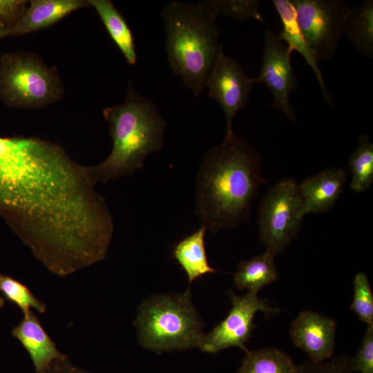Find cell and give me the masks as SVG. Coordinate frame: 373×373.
Wrapping results in <instances>:
<instances>
[{"instance_id": "cell-19", "label": "cell", "mask_w": 373, "mask_h": 373, "mask_svg": "<svg viewBox=\"0 0 373 373\" xmlns=\"http://www.w3.org/2000/svg\"><path fill=\"white\" fill-rule=\"evenodd\" d=\"M343 35L359 54L373 57L372 0H365L350 8L344 22Z\"/></svg>"}, {"instance_id": "cell-21", "label": "cell", "mask_w": 373, "mask_h": 373, "mask_svg": "<svg viewBox=\"0 0 373 373\" xmlns=\"http://www.w3.org/2000/svg\"><path fill=\"white\" fill-rule=\"evenodd\" d=\"M297 367L287 354L267 347L246 352L237 373H296Z\"/></svg>"}, {"instance_id": "cell-7", "label": "cell", "mask_w": 373, "mask_h": 373, "mask_svg": "<svg viewBox=\"0 0 373 373\" xmlns=\"http://www.w3.org/2000/svg\"><path fill=\"white\" fill-rule=\"evenodd\" d=\"M298 184L285 178L263 196L258 210L259 238L266 251L275 256L282 253L297 236L305 216Z\"/></svg>"}, {"instance_id": "cell-9", "label": "cell", "mask_w": 373, "mask_h": 373, "mask_svg": "<svg viewBox=\"0 0 373 373\" xmlns=\"http://www.w3.org/2000/svg\"><path fill=\"white\" fill-rule=\"evenodd\" d=\"M231 309L227 317L209 334H204L199 347L207 353H217L231 347H238L247 352L245 343L256 328L254 318L256 313L262 312L267 315H275L278 308L271 307L266 299L258 293L248 291L245 296L229 293Z\"/></svg>"}, {"instance_id": "cell-22", "label": "cell", "mask_w": 373, "mask_h": 373, "mask_svg": "<svg viewBox=\"0 0 373 373\" xmlns=\"http://www.w3.org/2000/svg\"><path fill=\"white\" fill-rule=\"evenodd\" d=\"M358 142L349 162L352 172L350 186L355 193L366 191L373 182V144L367 135H361Z\"/></svg>"}, {"instance_id": "cell-3", "label": "cell", "mask_w": 373, "mask_h": 373, "mask_svg": "<svg viewBox=\"0 0 373 373\" xmlns=\"http://www.w3.org/2000/svg\"><path fill=\"white\" fill-rule=\"evenodd\" d=\"M113 146L102 162L84 166L93 184L106 183L131 175L151 153L163 147L166 120L155 104L130 85L125 100L104 109Z\"/></svg>"}, {"instance_id": "cell-29", "label": "cell", "mask_w": 373, "mask_h": 373, "mask_svg": "<svg viewBox=\"0 0 373 373\" xmlns=\"http://www.w3.org/2000/svg\"><path fill=\"white\" fill-rule=\"evenodd\" d=\"M44 373H92L74 365L67 356L53 361Z\"/></svg>"}, {"instance_id": "cell-17", "label": "cell", "mask_w": 373, "mask_h": 373, "mask_svg": "<svg viewBox=\"0 0 373 373\" xmlns=\"http://www.w3.org/2000/svg\"><path fill=\"white\" fill-rule=\"evenodd\" d=\"M206 231V228L201 226L178 242L173 250V258L185 271L190 283L204 275L217 271L207 260L204 244Z\"/></svg>"}, {"instance_id": "cell-2", "label": "cell", "mask_w": 373, "mask_h": 373, "mask_svg": "<svg viewBox=\"0 0 373 373\" xmlns=\"http://www.w3.org/2000/svg\"><path fill=\"white\" fill-rule=\"evenodd\" d=\"M267 181L251 144L236 135L224 139L205 155L197 175L195 214L202 226L216 233L243 224Z\"/></svg>"}, {"instance_id": "cell-5", "label": "cell", "mask_w": 373, "mask_h": 373, "mask_svg": "<svg viewBox=\"0 0 373 373\" xmlns=\"http://www.w3.org/2000/svg\"><path fill=\"white\" fill-rule=\"evenodd\" d=\"M135 325L141 345L157 353L198 347L204 336L189 289L145 300L138 308Z\"/></svg>"}, {"instance_id": "cell-14", "label": "cell", "mask_w": 373, "mask_h": 373, "mask_svg": "<svg viewBox=\"0 0 373 373\" xmlns=\"http://www.w3.org/2000/svg\"><path fill=\"white\" fill-rule=\"evenodd\" d=\"M11 333L30 355L35 373H44L53 361L66 356L57 348L32 311L23 314L21 321Z\"/></svg>"}, {"instance_id": "cell-16", "label": "cell", "mask_w": 373, "mask_h": 373, "mask_svg": "<svg viewBox=\"0 0 373 373\" xmlns=\"http://www.w3.org/2000/svg\"><path fill=\"white\" fill-rule=\"evenodd\" d=\"M272 3L282 24V30L278 35V37L285 41L292 51L296 50L303 56L315 74L326 102H331L332 98L324 83L322 72L298 24L296 11L291 1L273 0Z\"/></svg>"}, {"instance_id": "cell-11", "label": "cell", "mask_w": 373, "mask_h": 373, "mask_svg": "<svg viewBox=\"0 0 373 373\" xmlns=\"http://www.w3.org/2000/svg\"><path fill=\"white\" fill-rule=\"evenodd\" d=\"M255 83L244 71L236 59L227 56L222 51L208 79L209 97L215 99L222 108L226 121L224 139L233 137L234 116L245 108Z\"/></svg>"}, {"instance_id": "cell-6", "label": "cell", "mask_w": 373, "mask_h": 373, "mask_svg": "<svg viewBox=\"0 0 373 373\" xmlns=\"http://www.w3.org/2000/svg\"><path fill=\"white\" fill-rule=\"evenodd\" d=\"M64 86L56 70L36 55L17 52L0 59V98L15 108H37L59 100Z\"/></svg>"}, {"instance_id": "cell-28", "label": "cell", "mask_w": 373, "mask_h": 373, "mask_svg": "<svg viewBox=\"0 0 373 373\" xmlns=\"http://www.w3.org/2000/svg\"><path fill=\"white\" fill-rule=\"evenodd\" d=\"M26 4L23 0H0V20L10 28L20 19Z\"/></svg>"}, {"instance_id": "cell-4", "label": "cell", "mask_w": 373, "mask_h": 373, "mask_svg": "<svg viewBox=\"0 0 373 373\" xmlns=\"http://www.w3.org/2000/svg\"><path fill=\"white\" fill-rule=\"evenodd\" d=\"M166 52L173 73L195 96L207 87L220 54L218 16L204 1L197 4L171 1L161 12Z\"/></svg>"}, {"instance_id": "cell-26", "label": "cell", "mask_w": 373, "mask_h": 373, "mask_svg": "<svg viewBox=\"0 0 373 373\" xmlns=\"http://www.w3.org/2000/svg\"><path fill=\"white\" fill-rule=\"evenodd\" d=\"M350 372L373 373V325H367L358 350L348 363Z\"/></svg>"}, {"instance_id": "cell-1", "label": "cell", "mask_w": 373, "mask_h": 373, "mask_svg": "<svg viewBox=\"0 0 373 373\" xmlns=\"http://www.w3.org/2000/svg\"><path fill=\"white\" fill-rule=\"evenodd\" d=\"M84 166L36 137H0V216L48 270L66 276L104 260L113 222Z\"/></svg>"}, {"instance_id": "cell-24", "label": "cell", "mask_w": 373, "mask_h": 373, "mask_svg": "<svg viewBox=\"0 0 373 373\" xmlns=\"http://www.w3.org/2000/svg\"><path fill=\"white\" fill-rule=\"evenodd\" d=\"M207 6L217 16L222 15L238 20L255 19L265 22L256 0H207Z\"/></svg>"}, {"instance_id": "cell-15", "label": "cell", "mask_w": 373, "mask_h": 373, "mask_svg": "<svg viewBox=\"0 0 373 373\" xmlns=\"http://www.w3.org/2000/svg\"><path fill=\"white\" fill-rule=\"evenodd\" d=\"M90 6L84 0H32L20 19L8 28V36H18L52 26L78 9Z\"/></svg>"}, {"instance_id": "cell-20", "label": "cell", "mask_w": 373, "mask_h": 373, "mask_svg": "<svg viewBox=\"0 0 373 373\" xmlns=\"http://www.w3.org/2000/svg\"><path fill=\"white\" fill-rule=\"evenodd\" d=\"M275 256L268 251L241 261L233 275V283L240 289L258 293L263 287L278 278Z\"/></svg>"}, {"instance_id": "cell-10", "label": "cell", "mask_w": 373, "mask_h": 373, "mask_svg": "<svg viewBox=\"0 0 373 373\" xmlns=\"http://www.w3.org/2000/svg\"><path fill=\"white\" fill-rule=\"evenodd\" d=\"M292 52L278 35L266 30L262 65L259 74L253 81L255 84H265L274 97L271 106L294 122L295 110L289 96L298 88V84L290 61Z\"/></svg>"}, {"instance_id": "cell-13", "label": "cell", "mask_w": 373, "mask_h": 373, "mask_svg": "<svg viewBox=\"0 0 373 373\" xmlns=\"http://www.w3.org/2000/svg\"><path fill=\"white\" fill-rule=\"evenodd\" d=\"M347 175L344 169H325L298 184L305 214L328 211L343 192Z\"/></svg>"}, {"instance_id": "cell-31", "label": "cell", "mask_w": 373, "mask_h": 373, "mask_svg": "<svg viewBox=\"0 0 373 373\" xmlns=\"http://www.w3.org/2000/svg\"><path fill=\"white\" fill-rule=\"evenodd\" d=\"M5 305V300L0 294V309H1Z\"/></svg>"}, {"instance_id": "cell-30", "label": "cell", "mask_w": 373, "mask_h": 373, "mask_svg": "<svg viewBox=\"0 0 373 373\" xmlns=\"http://www.w3.org/2000/svg\"><path fill=\"white\" fill-rule=\"evenodd\" d=\"M8 36V28L7 26L0 20V39Z\"/></svg>"}, {"instance_id": "cell-25", "label": "cell", "mask_w": 373, "mask_h": 373, "mask_svg": "<svg viewBox=\"0 0 373 373\" xmlns=\"http://www.w3.org/2000/svg\"><path fill=\"white\" fill-rule=\"evenodd\" d=\"M354 296L352 310L359 320L367 325H373V294L367 276L364 272L357 273L353 279Z\"/></svg>"}, {"instance_id": "cell-23", "label": "cell", "mask_w": 373, "mask_h": 373, "mask_svg": "<svg viewBox=\"0 0 373 373\" xmlns=\"http://www.w3.org/2000/svg\"><path fill=\"white\" fill-rule=\"evenodd\" d=\"M0 291L4 298L15 304L26 314L34 309L39 313L44 314L46 305L39 300L28 287L15 278L0 274Z\"/></svg>"}, {"instance_id": "cell-8", "label": "cell", "mask_w": 373, "mask_h": 373, "mask_svg": "<svg viewBox=\"0 0 373 373\" xmlns=\"http://www.w3.org/2000/svg\"><path fill=\"white\" fill-rule=\"evenodd\" d=\"M298 24L316 62L336 53L351 8L343 0H291Z\"/></svg>"}, {"instance_id": "cell-12", "label": "cell", "mask_w": 373, "mask_h": 373, "mask_svg": "<svg viewBox=\"0 0 373 373\" xmlns=\"http://www.w3.org/2000/svg\"><path fill=\"white\" fill-rule=\"evenodd\" d=\"M336 321L322 314L303 310L294 320L290 336L312 363L329 360L334 352Z\"/></svg>"}, {"instance_id": "cell-18", "label": "cell", "mask_w": 373, "mask_h": 373, "mask_svg": "<svg viewBox=\"0 0 373 373\" xmlns=\"http://www.w3.org/2000/svg\"><path fill=\"white\" fill-rule=\"evenodd\" d=\"M88 2L97 12L128 64H135L137 57L133 35L122 14L110 0H88Z\"/></svg>"}, {"instance_id": "cell-27", "label": "cell", "mask_w": 373, "mask_h": 373, "mask_svg": "<svg viewBox=\"0 0 373 373\" xmlns=\"http://www.w3.org/2000/svg\"><path fill=\"white\" fill-rule=\"evenodd\" d=\"M347 354L329 359L321 363L304 362L297 367L296 373H350Z\"/></svg>"}]
</instances>
